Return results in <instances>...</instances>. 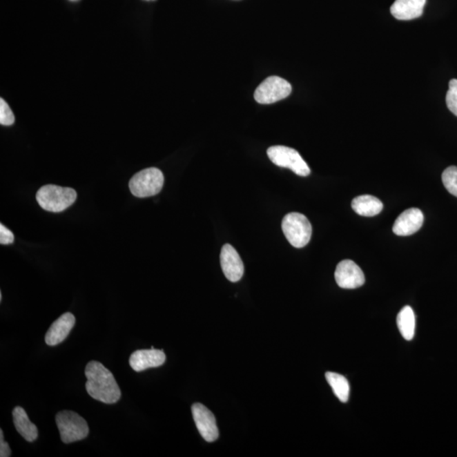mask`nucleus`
Returning <instances> with one entry per match:
<instances>
[{"mask_svg": "<svg viewBox=\"0 0 457 457\" xmlns=\"http://www.w3.org/2000/svg\"><path fill=\"white\" fill-rule=\"evenodd\" d=\"M0 456L10 457L11 456L10 447L8 443L3 440V430H0Z\"/></svg>", "mask_w": 457, "mask_h": 457, "instance_id": "23", "label": "nucleus"}, {"mask_svg": "<svg viewBox=\"0 0 457 457\" xmlns=\"http://www.w3.org/2000/svg\"><path fill=\"white\" fill-rule=\"evenodd\" d=\"M335 278L343 289H356L365 283V276L359 266L351 260H343L337 265Z\"/></svg>", "mask_w": 457, "mask_h": 457, "instance_id": "8", "label": "nucleus"}, {"mask_svg": "<svg viewBox=\"0 0 457 457\" xmlns=\"http://www.w3.org/2000/svg\"><path fill=\"white\" fill-rule=\"evenodd\" d=\"M76 191L70 187L47 185L39 190L36 200L44 211L59 213L66 211L77 200Z\"/></svg>", "mask_w": 457, "mask_h": 457, "instance_id": "2", "label": "nucleus"}, {"mask_svg": "<svg viewBox=\"0 0 457 457\" xmlns=\"http://www.w3.org/2000/svg\"><path fill=\"white\" fill-rule=\"evenodd\" d=\"M282 231L287 241L295 249L308 245L312 237V226L309 220L299 213H291L284 216Z\"/></svg>", "mask_w": 457, "mask_h": 457, "instance_id": "4", "label": "nucleus"}, {"mask_svg": "<svg viewBox=\"0 0 457 457\" xmlns=\"http://www.w3.org/2000/svg\"><path fill=\"white\" fill-rule=\"evenodd\" d=\"M192 411L194 422L202 438L208 442L218 439L219 429L211 411L201 403H195L193 405Z\"/></svg>", "mask_w": 457, "mask_h": 457, "instance_id": "9", "label": "nucleus"}, {"mask_svg": "<svg viewBox=\"0 0 457 457\" xmlns=\"http://www.w3.org/2000/svg\"><path fill=\"white\" fill-rule=\"evenodd\" d=\"M267 155L275 166L290 168L295 175L308 176L311 173L308 164L297 150L284 146H273L267 150Z\"/></svg>", "mask_w": 457, "mask_h": 457, "instance_id": "6", "label": "nucleus"}, {"mask_svg": "<svg viewBox=\"0 0 457 457\" xmlns=\"http://www.w3.org/2000/svg\"><path fill=\"white\" fill-rule=\"evenodd\" d=\"M14 122V115L8 104L3 99H0V124L2 126H11Z\"/></svg>", "mask_w": 457, "mask_h": 457, "instance_id": "21", "label": "nucleus"}, {"mask_svg": "<svg viewBox=\"0 0 457 457\" xmlns=\"http://www.w3.org/2000/svg\"><path fill=\"white\" fill-rule=\"evenodd\" d=\"M426 2L427 0H396L391 12L397 20H414L422 16Z\"/></svg>", "mask_w": 457, "mask_h": 457, "instance_id": "14", "label": "nucleus"}, {"mask_svg": "<svg viewBox=\"0 0 457 457\" xmlns=\"http://www.w3.org/2000/svg\"><path fill=\"white\" fill-rule=\"evenodd\" d=\"M351 207L359 215L373 217L382 211L384 205L376 197L370 196V195H362L352 200Z\"/></svg>", "mask_w": 457, "mask_h": 457, "instance_id": "16", "label": "nucleus"}, {"mask_svg": "<svg viewBox=\"0 0 457 457\" xmlns=\"http://www.w3.org/2000/svg\"><path fill=\"white\" fill-rule=\"evenodd\" d=\"M75 324H76V318L72 313H64L48 329L47 334L45 336V342L50 347L61 344L69 336Z\"/></svg>", "mask_w": 457, "mask_h": 457, "instance_id": "13", "label": "nucleus"}, {"mask_svg": "<svg viewBox=\"0 0 457 457\" xmlns=\"http://www.w3.org/2000/svg\"><path fill=\"white\" fill-rule=\"evenodd\" d=\"M55 421L61 434V440L65 444L84 440L88 436L87 421L74 411H59L56 415Z\"/></svg>", "mask_w": 457, "mask_h": 457, "instance_id": "3", "label": "nucleus"}, {"mask_svg": "<svg viewBox=\"0 0 457 457\" xmlns=\"http://www.w3.org/2000/svg\"><path fill=\"white\" fill-rule=\"evenodd\" d=\"M447 104L449 110L457 116V80L452 79L449 84Z\"/></svg>", "mask_w": 457, "mask_h": 457, "instance_id": "20", "label": "nucleus"}, {"mask_svg": "<svg viewBox=\"0 0 457 457\" xmlns=\"http://www.w3.org/2000/svg\"><path fill=\"white\" fill-rule=\"evenodd\" d=\"M442 182L448 192L457 197V167L449 166L442 174Z\"/></svg>", "mask_w": 457, "mask_h": 457, "instance_id": "19", "label": "nucleus"}, {"mask_svg": "<svg viewBox=\"0 0 457 457\" xmlns=\"http://www.w3.org/2000/svg\"><path fill=\"white\" fill-rule=\"evenodd\" d=\"M0 301H2V293H0Z\"/></svg>", "mask_w": 457, "mask_h": 457, "instance_id": "24", "label": "nucleus"}, {"mask_svg": "<svg viewBox=\"0 0 457 457\" xmlns=\"http://www.w3.org/2000/svg\"><path fill=\"white\" fill-rule=\"evenodd\" d=\"M14 239L12 231H10L3 224H0V243L2 245L12 244Z\"/></svg>", "mask_w": 457, "mask_h": 457, "instance_id": "22", "label": "nucleus"}, {"mask_svg": "<svg viewBox=\"0 0 457 457\" xmlns=\"http://www.w3.org/2000/svg\"><path fill=\"white\" fill-rule=\"evenodd\" d=\"M88 378L86 389L92 398L106 404H114L121 399V392L113 373L102 363L88 362L85 369Z\"/></svg>", "mask_w": 457, "mask_h": 457, "instance_id": "1", "label": "nucleus"}, {"mask_svg": "<svg viewBox=\"0 0 457 457\" xmlns=\"http://www.w3.org/2000/svg\"><path fill=\"white\" fill-rule=\"evenodd\" d=\"M164 177L158 168H148L138 172L129 182L130 193L137 197L155 196L163 188Z\"/></svg>", "mask_w": 457, "mask_h": 457, "instance_id": "5", "label": "nucleus"}, {"mask_svg": "<svg viewBox=\"0 0 457 457\" xmlns=\"http://www.w3.org/2000/svg\"><path fill=\"white\" fill-rule=\"evenodd\" d=\"M13 421L17 432L28 442H33L39 437L37 426L30 420L27 413L21 407L13 410Z\"/></svg>", "mask_w": 457, "mask_h": 457, "instance_id": "15", "label": "nucleus"}, {"mask_svg": "<svg viewBox=\"0 0 457 457\" xmlns=\"http://www.w3.org/2000/svg\"><path fill=\"white\" fill-rule=\"evenodd\" d=\"M423 213L420 209L413 208L407 209L398 216L396 219L394 226H393V232L400 237H407L415 234L420 230L422 226Z\"/></svg>", "mask_w": 457, "mask_h": 457, "instance_id": "11", "label": "nucleus"}, {"mask_svg": "<svg viewBox=\"0 0 457 457\" xmlns=\"http://www.w3.org/2000/svg\"><path fill=\"white\" fill-rule=\"evenodd\" d=\"M166 360V356L163 350H138L134 351L130 357V366L136 372L150 368H158L162 366Z\"/></svg>", "mask_w": 457, "mask_h": 457, "instance_id": "12", "label": "nucleus"}, {"mask_svg": "<svg viewBox=\"0 0 457 457\" xmlns=\"http://www.w3.org/2000/svg\"><path fill=\"white\" fill-rule=\"evenodd\" d=\"M325 377L337 398L342 402H347L350 395V385L347 378L339 373L332 372L326 373Z\"/></svg>", "mask_w": 457, "mask_h": 457, "instance_id": "18", "label": "nucleus"}, {"mask_svg": "<svg viewBox=\"0 0 457 457\" xmlns=\"http://www.w3.org/2000/svg\"><path fill=\"white\" fill-rule=\"evenodd\" d=\"M397 326L404 339H414L415 333V314L409 306L404 307L397 316Z\"/></svg>", "mask_w": 457, "mask_h": 457, "instance_id": "17", "label": "nucleus"}, {"mask_svg": "<svg viewBox=\"0 0 457 457\" xmlns=\"http://www.w3.org/2000/svg\"><path fill=\"white\" fill-rule=\"evenodd\" d=\"M220 264L224 275L231 282H237L244 273L241 257L237 250L230 244L224 245L220 253Z\"/></svg>", "mask_w": 457, "mask_h": 457, "instance_id": "10", "label": "nucleus"}, {"mask_svg": "<svg viewBox=\"0 0 457 457\" xmlns=\"http://www.w3.org/2000/svg\"><path fill=\"white\" fill-rule=\"evenodd\" d=\"M291 85L279 77H271L258 86L254 99L258 104H271L286 99L291 95Z\"/></svg>", "mask_w": 457, "mask_h": 457, "instance_id": "7", "label": "nucleus"}]
</instances>
